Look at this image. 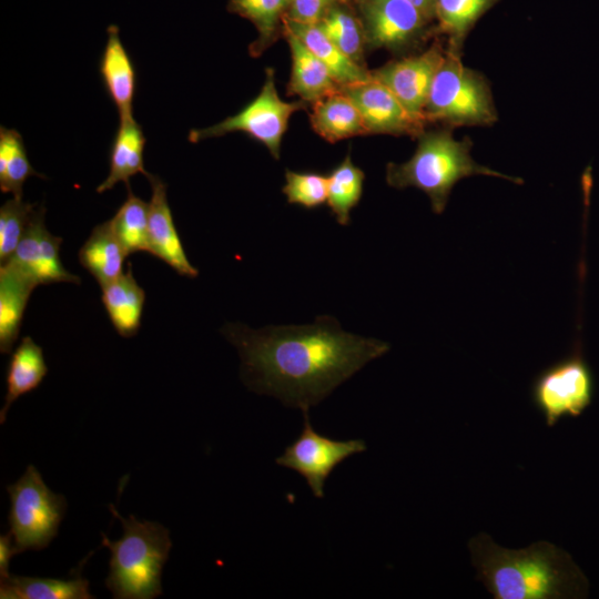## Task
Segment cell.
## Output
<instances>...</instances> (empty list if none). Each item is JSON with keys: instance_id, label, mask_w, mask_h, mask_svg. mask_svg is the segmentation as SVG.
<instances>
[{"instance_id": "14", "label": "cell", "mask_w": 599, "mask_h": 599, "mask_svg": "<svg viewBox=\"0 0 599 599\" xmlns=\"http://www.w3.org/2000/svg\"><path fill=\"white\" fill-rule=\"evenodd\" d=\"M151 185L149 202L148 252L172 267L179 275L194 278L199 271L187 260L174 225L167 202L166 184L158 176L148 174Z\"/></svg>"}, {"instance_id": "7", "label": "cell", "mask_w": 599, "mask_h": 599, "mask_svg": "<svg viewBox=\"0 0 599 599\" xmlns=\"http://www.w3.org/2000/svg\"><path fill=\"white\" fill-rule=\"evenodd\" d=\"M305 109L306 103L301 100L286 102L278 97L274 70L267 68L263 87L255 99L236 114L212 126L191 130L187 139L192 143H197L232 132H243L264 144L271 155L278 160L283 135L292 114Z\"/></svg>"}, {"instance_id": "10", "label": "cell", "mask_w": 599, "mask_h": 599, "mask_svg": "<svg viewBox=\"0 0 599 599\" xmlns=\"http://www.w3.org/2000/svg\"><path fill=\"white\" fill-rule=\"evenodd\" d=\"M300 436L275 459L278 466L300 474L316 498L324 497V486L333 470L353 455L364 453L362 439L335 440L317 432L311 425L308 413Z\"/></svg>"}, {"instance_id": "33", "label": "cell", "mask_w": 599, "mask_h": 599, "mask_svg": "<svg viewBox=\"0 0 599 599\" xmlns=\"http://www.w3.org/2000/svg\"><path fill=\"white\" fill-rule=\"evenodd\" d=\"M341 0H287L284 19L304 24H317Z\"/></svg>"}, {"instance_id": "6", "label": "cell", "mask_w": 599, "mask_h": 599, "mask_svg": "<svg viewBox=\"0 0 599 599\" xmlns=\"http://www.w3.org/2000/svg\"><path fill=\"white\" fill-rule=\"evenodd\" d=\"M7 493L10 498L9 532L16 552L45 549L57 537L65 516V497L53 493L33 465L7 486Z\"/></svg>"}, {"instance_id": "27", "label": "cell", "mask_w": 599, "mask_h": 599, "mask_svg": "<svg viewBox=\"0 0 599 599\" xmlns=\"http://www.w3.org/2000/svg\"><path fill=\"white\" fill-rule=\"evenodd\" d=\"M327 38L351 60L366 68V41L359 16L352 0H341L317 23Z\"/></svg>"}, {"instance_id": "1", "label": "cell", "mask_w": 599, "mask_h": 599, "mask_svg": "<svg viewBox=\"0 0 599 599\" xmlns=\"http://www.w3.org/2000/svg\"><path fill=\"white\" fill-rule=\"evenodd\" d=\"M221 333L238 352L248 389L303 413L390 348L386 342L345 332L332 316H318L309 325L260 329L229 323Z\"/></svg>"}, {"instance_id": "16", "label": "cell", "mask_w": 599, "mask_h": 599, "mask_svg": "<svg viewBox=\"0 0 599 599\" xmlns=\"http://www.w3.org/2000/svg\"><path fill=\"white\" fill-rule=\"evenodd\" d=\"M291 57L292 70L287 84V94L297 95L306 104L342 91L324 63L316 58L291 31L283 28Z\"/></svg>"}, {"instance_id": "12", "label": "cell", "mask_w": 599, "mask_h": 599, "mask_svg": "<svg viewBox=\"0 0 599 599\" xmlns=\"http://www.w3.org/2000/svg\"><path fill=\"white\" fill-rule=\"evenodd\" d=\"M44 214L43 205L34 210L16 251L3 263L24 273L38 286L53 283L80 284L81 278L64 268L60 260L62 237L48 231Z\"/></svg>"}, {"instance_id": "22", "label": "cell", "mask_w": 599, "mask_h": 599, "mask_svg": "<svg viewBox=\"0 0 599 599\" xmlns=\"http://www.w3.org/2000/svg\"><path fill=\"white\" fill-rule=\"evenodd\" d=\"M42 347L30 336H24L11 353L6 374L7 392L0 410V423L7 419L10 406L21 396L40 386L48 374Z\"/></svg>"}, {"instance_id": "19", "label": "cell", "mask_w": 599, "mask_h": 599, "mask_svg": "<svg viewBox=\"0 0 599 599\" xmlns=\"http://www.w3.org/2000/svg\"><path fill=\"white\" fill-rule=\"evenodd\" d=\"M101 291L102 305L114 329L122 337L134 336L141 325L145 292L134 278L131 263L126 272Z\"/></svg>"}, {"instance_id": "2", "label": "cell", "mask_w": 599, "mask_h": 599, "mask_svg": "<svg viewBox=\"0 0 599 599\" xmlns=\"http://www.w3.org/2000/svg\"><path fill=\"white\" fill-rule=\"evenodd\" d=\"M471 565L495 599L582 598L588 580L569 554L540 540L522 549L497 545L485 532L468 541Z\"/></svg>"}, {"instance_id": "17", "label": "cell", "mask_w": 599, "mask_h": 599, "mask_svg": "<svg viewBox=\"0 0 599 599\" xmlns=\"http://www.w3.org/2000/svg\"><path fill=\"white\" fill-rule=\"evenodd\" d=\"M38 285L14 266L0 265V352L12 353L28 301Z\"/></svg>"}, {"instance_id": "24", "label": "cell", "mask_w": 599, "mask_h": 599, "mask_svg": "<svg viewBox=\"0 0 599 599\" xmlns=\"http://www.w3.org/2000/svg\"><path fill=\"white\" fill-rule=\"evenodd\" d=\"M500 0H437L436 32L446 50L461 55L464 42L477 21Z\"/></svg>"}, {"instance_id": "28", "label": "cell", "mask_w": 599, "mask_h": 599, "mask_svg": "<svg viewBox=\"0 0 599 599\" xmlns=\"http://www.w3.org/2000/svg\"><path fill=\"white\" fill-rule=\"evenodd\" d=\"M365 174L356 166L348 153L327 176V204L338 224L351 222V211L363 195Z\"/></svg>"}, {"instance_id": "34", "label": "cell", "mask_w": 599, "mask_h": 599, "mask_svg": "<svg viewBox=\"0 0 599 599\" xmlns=\"http://www.w3.org/2000/svg\"><path fill=\"white\" fill-rule=\"evenodd\" d=\"M17 555L12 536L8 531L0 536V580L7 578L9 572V564L11 558Z\"/></svg>"}, {"instance_id": "18", "label": "cell", "mask_w": 599, "mask_h": 599, "mask_svg": "<svg viewBox=\"0 0 599 599\" xmlns=\"http://www.w3.org/2000/svg\"><path fill=\"white\" fill-rule=\"evenodd\" d=\"M145 142L143 130L134 118L120 120L110 149L109 174L97 187L98 193L109 191L120 182L128 186L130 179L139 173L148 176L143 161Z\"/></svg>"}, {"instance_id": "31", "label": "cell", "mask_w": 599, "mask_h": 599, "mask_svg": "<svg viewBox=\"0 0 599 599\" xmlns=\"http://www.w3.org/2000/svg\"><path fill=\"white\" fill-rule=\"evenodd\" d=\"M35 204L12 197L0 207V262L8 261L20 243Z\"/></svg>"}, {"instance_id": "25", "label": "cell", "mask_w": 599, "mask_h": 599, "mask_svg": "<svg viewBox=\"0 0 599 599\" xmlns=\"http://www.w3.org/2000/svg\"><path fill=\"white\" fill-rule=\"evenodd\" d=\"M1 599H92L89 581L78 573L72 579L9 575L0 580Z\"/></svg>"}, {"instance_id": "30", "label": "cell", "mask_w": 599, "mask_h": 599, "mask_svg": "<svg viewBox=\"0 0 599 599\" xmlns=\"http://www.w3.org/2000/svg\"><path fill=\"white\" fill-rule=\"evenodd\" d=\"M126 189V200L109 222L129 256L135 252H148L149 203L134 195L130 185Z\"/></svg>"}, {"instance_id": "9", "label": "cell", "mask_w": 599, "mask_h": 599, "mask_svg": "<svg viewBox=\"0 0 599 599\" xmlns=\"http://www.w3.org/2000/svg\"><path fill=\"white\" fill-rule=\"evenodd\" d=\"M593 394L595 378L579 347L540 372L531 385L532 403L548 427L582 414Z\"/></svg>"}, {"instance_id": "26", "label": "cell", "mask_w": 599, "mask_h": 599, "mask_svg": "<svg viewBox=\"0 0 599 599\" xmlns=\"http://www.w3.org/2000/svg\"><path fill=\"white\" fill-rule=\"evenodd\" d=\"M226 9L251 21L256 28L258 35L248 47L253 58H258L283 35L287 0H229Z\"/></svg>"}, {"instance_id": "4", "label": "cell", "mask_w": 599, "mask_h": 599, "mask_svg": "<svg viewBox=\"0 0 599 599\" xmlns=\"http://www.w3.org/2000/svg\"><path fill=\"white\" fill-rule=\"evenodd\" d=\"M110 510L122 522L123 535L112 541L104 534L102 546L111 554L105 586L115 599H153L162 595V569L169 558L170 530L160 522L128 519L113 505Z\"/></svg>"}, {"instance_id": "35", "label": "cell", "mask_w": 599, "mask_h": 599, "mask_svg": "<svg viewBox=\"0 0 599 599\" xmlns=\"http://www.w3.org/2000/svg\"><path fill=\"white\" fill-rule=\"evenodd\" d=\"M415 7L428 21L436 23L437 0H406Z\"/></svg>"}, {"instance_id": "5", "label": "cell", "mask_w": 599, "mask_h": 599, "mask_svg": "<svg viewBox=\"0 0 599 599\" xmlns=\"http://www.w3.org/2000/svg\"><path fill=\"white\" fill-rule=\"evenodd\" d=\"M427 123L443 126H486L498 120L490 85L478 71L467 68L461 55L445 51L424 109Z\"/></svg>"}, {"instance_id": "8", "label": "cell", "mask_w": 599, "mask_h": 599, "mask_svg": "<svg viewBox=\"0 0 599 599\" xmlns=\"http://www.w3.org/2000/svg\"><path fill=\"white\" fill-rule=\"evenodd\" d=\"M363 24L366 49H384L393 54L416 53L437 37L436 23L428 21L406 0H352Z\"/></svg>"}, {"instance_id": "13", "label": "cell", "mask_w": 599, "mask_h": 599, "mask_svg": "<svg viewBox=\"0 0 599 599\" xmlns=\"http://www.w3.org/2000/svg\"><path fill=\"white\" fill-rule=\"evenodd\" d=\"M358 108L367 134L417 139L426 123L415 119L396 95L374 77L342 89Z\"/></svg>"}, {"instance_id": "23", "label": "cell", "mask_w": 599, "mask_h": 599, "mask_svg": "<svg viewBox=\"0 0 599 599\" xmlns=\"http://www.w3.org/2000/svg\"><path fill=\"white\" fill-rule=\"evenodd\" d=\"M126 256L109 220L92 230L78 253L81 266L94 277L100 287L124 273L123 263Z\"/></svg>"}, {"instance_id": "29", "label": "cell", "mask_w": 599, "mask_h": 599, "mask_svg": "<svg viewBox=\"0 0 599 599\" xmlns=\"http://www.w3.org/2000/svg\"><path fill=\"white\" fill-rule=\"evenodd\" d=\"M31 176L45 177L31 165L21 134L0 128V190L13 197H23V184Z\"/></svg>"}, {"instance_id": "20", "label": "cell", "mask_w": 599, "mask_h": 599, "mask_svg": "<svg viewBox=\"0 0 599 599\" xmlns=\"http://www.w3.org/2000/svg\"><path fill=\"white\" fill-rule=\"evenodd\" d=\"M283 28L291 31L324 63L342 89L370 78V70L351 60L317 24H304L284 19Z\"/></svg>"}, {"instance_id": "15", "label": "cell", "mask_w": 599, "mask_h": 599, "mask_svg": "<svg viewBox=\"0 0 599 599\" xmlns=\"http://www.w3.org/2000/svg\"><path fill=\"white\" fill-rule=\"evenodd\" d=\"M99 72L109 98L114 103L120 120L133 118V101L136 92V71L132 59L123 45L119 28L111 24L106 29Z\"/></svg>"}, {"instance_id": "32", "label": "cell", "mask_w": 599, "mask_h": 599, "mask_svg": "<svg viewBox=\"0 0 599 599\" xmlns=\"http://www.w3.org/2000/svg\"><path fill=\"white\" fill-rule=\"evenodd\" d=\"M282 192L290 204L312 210L327 202V176L316 172L286 170Z\"/></svg>"}, {"instance_id": "21", "label": "cell", "mask_w": 599, "mask_h": 599, "mask_svg": "<svg viewBox=\"0 0 599 599\" xmlns=\"http://www.w3.org/2000/svg\"><path fill=\"white\" fill-rule=\"evenodd\" d=\"M309 120L313 130L331 143L367 135L358 108L343 90L312 104Z\"/></svg>"}, {"instance_id": "3", "label": "cell", "mask_w": 599, "mask_h": 599, "mask_svg": "<svg viewBox=\"0 0 599 599\" xmlns=\"http://www.w3.org/2000/svg\"><path fill=\"white\" fill-rule=\"evenodd\" d=\"M451 128L424 131L417 138L413 156L404 163L386 165V182L398 190L416 187L430 200L436 214L445 211L455 184L468 176L488 175L522 184V179L497 172L477 163L470 154L471 140L466 136L458 141Z\"/></svg>"}, {"instance_id": "11", "label": "cell", "mask_w": 599, "mask_h": 599, "mask_svg": "<svg viewBox=\"0 0 599 599\" xmlns=\"http://www.w3.org/2000/svg\"><path fill=\"white\" fill-rule=\"evenodd\" d=\"M445 51V40L437 35L426 50L392 60L370 70V74L385 84L415 119L427 124L424 109Z\"/></svg>"}]
</instances>
